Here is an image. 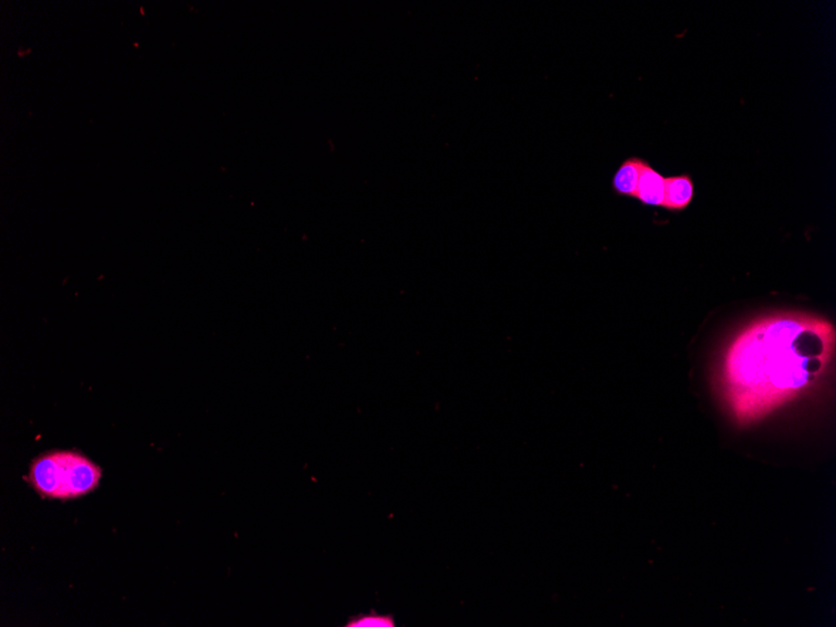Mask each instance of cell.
I'll return each instance as SVG.
<instances>
[{
    "instance_id": "obj_1",
    "label": "cell",
    "mask_w": 836,
    "mask_h": 627,
    "mask_svg": "<svg viewBox=\"0 0 836 627\" xmlns=\"http://www.w3.org/2000/svg\"><path fill=\"white\" fill-rule=\"evenodd\" d=\"M836 327L827 317L783 311L754 318L731 338L719 389L739 427L809 395L834 368Z\"/></svg>"
},
{
    "instance_id": "obj_5",
    "label": "cell",
    "mask_w": 836,
    "mask_h": 627,
    "mask_svg": "<svg viewBox=\"0 0 836 627\" xmlns=\"http://www.w3.org/2000/svg\"><path fill=\"white\" fill-rule=\"evenodd\" d=\"M665 197V177L646 161L640 175L636 201L645 207L662 208Z\"/></svg>"
},
{
    "instance_id": "obj_7",
    "label": "cell",
    "mask_w": 836,
    "mask_h": 627,
    "mask_svg": "<svg viewBox=\"0 0 836 627\" xmlns=\"http://www.w3.org/2000/svg\"><path fill=\"white\" fill-rule=\"evenodd\" d=\"M347 627H395L396 622L392 615H380L372 611L368 615L361 613L348 622Z\"/></svg>"
},
{
    "instance_id": "obj_4",
    "label": "cell",
    "mask_w": 836,
    "mask_h": 627,
    "mask_svg": "<svg viewBox=\"0 0 836 627\" xmlns=\"http://www.w3.org/2000/svg\"><path fill=\"white\" fill-rule=\"evenodd\" d=\"M695 198V182L689 173L665 177L663 209L672 213L686 211Z\"/></svg>"
},
{
    "instance_id": "obj_6",
    "label": "cell",
    "mask_w": 836,
    "mask_h": 627,
    "mask_svg": "<svg viewBox=\"0 0 836 627\" xmlns=\"http://www.w3.org/2000/svg\"><path fill=\"white\" fill-rule=\"evenodd\" d=\"M646 159L632 155L621 162L612 177L611 187L616 196L636 198L640 175Z\"/></svg>"
},
{
    "instance_id": "obj_2",
    "label": "cell",
    "mask_w": 836,
    "mask_h": 627,
    "mask_svg": "<svg viewBox=\"0 0 836 627\" xmlns=\"http://www.w3.org/2000/svg\"><path fill=\"white\" fill-rule=\"evenodd\" d=\"M63 477L60 500L86 496L100 486L101 471L83 453L62 451Z\"/></svg>"
},
{
    "instance_id": "obj_3",
    "label": "cell",
    "mask_w": 836,
    "mask_h": 627,
    "mask_svg": "<svg viewBox=\"0 0 836 627\" xmlns=\"http://www.w3.org/2000/svg\"><path fill=\"white\" fill-rule=\"evenodd\" d=\"M62 477V451H50L33 461L26 480L40 496L59 498Z\"/></svg>"
}]
</instances>
